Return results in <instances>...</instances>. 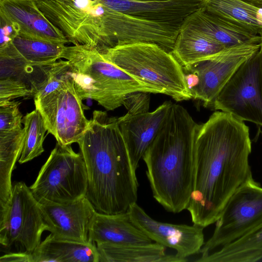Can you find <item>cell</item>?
Segmentation results:
<instances>
[{"label":"cell","instance_id":"obj_1","mask_svg":"<svg viewBox=\"0 0 262 262\" xmlns=\"http://www.w3.org/2000/svg\"><path fill=\"white\" fill-rule=\"evenodd\" d=\"M249 128L244 121L220 111L199 124L195 141L193 190L187 210L192 222L215 223L226 202L252 178Z\"/></svg>","mask_w":262,"mask_h":262},{"label":"cell","instance_id":"obj_2","mask_svg":"<svg viewBox=\"0 0 262 262\" xmlns=\"http://www.w3.org/2000/svg\"><path fill=\"white\" fill-rule=\"evenodd\" d=\"M88 179L86 197L98 212H128L137 200L138 183L118 118L95 110L78 141Z\"/></svg>","mask_w":262,"mask_h":262},{"label":"cell","instance_id":"obj_3","mask_svg":"<svg viewBox=\"0 0 262 262\" xmlns=\"http://www.w3.org/2000/svg\"><path fill=\"white\" fill-rule=\"evenodd\" d=\"M198 125L187 110L172 103L143 156L153 197L168 212L179 213L186 209L189 203Z\"/></svg>","mask_w":262,"mask_h":262},{"label":"cell","instance_id":"obj_4","mask_svg":"<svg viewBox=\"0 0 262 262\" xmlns=\"http://www.w3.org/2000/svg\"><path fill=\"white\" fill-rule=\"evenodd\" d=\"M62 58L71 66V75L82 100L91 99L107 111L122 105L130 94H159L106 60L95 48L86 45L66 46Z\"/></svg>","mask_w":262,"mask_h":262},{"label":"cell","instance_id":"obj_5","mask_svg":"<svg viewBox=\"0 0 262 262\" xmlns=\"http://www.w3.org/2000/svg\"><path fill=\"white\" fill-rule=\"evenodd\" d=\"M114 64L140 82L176 101L192 98L183 67L169 52L151 42L116 45L99 51Z\"/></svg>","mask_w":262,"mask_h":262},{"label":"cell","instance_id":"obj_6","mask_svg":"<svg viewBox=\"0 0 262 262\" xmlns=\"http://www.w3.org/2000/svg\"><path fill=\"white\" fill-rule=\"evenodd\" d=\"M88 187L86 168L80 152L70 145L57 142L29 187L38 201L66 203L86 196Z\"/></svg>","mask_w":262,"mask_h":262},{"label":"cell","instance_id":"obj_7","mask_svg":"<svg viewBox=\"0 0 262 262\" xmlns=\"http://www.w3.org/2000/svg\"><path fill=\"white\" fill-rule=\"evenodd\" d=\"M212 236L196 254L199 261L211 253L247 235L262 225V186L252 178L244 183L225 205Z\"/></svg>","mask_w":262,"mask_h":262},{"label":"cell","instance_id":"obj_8","mask_svg":"<svg viewBox=\"0 0 262 262\" xmlns=\"http://www.w3.org/2000/svg\"><path fill=\"white\" fill-rule=\"evenodd\" d=\"M48 228L38 201L23 182L15 183L11 195L0 207V243L7 248L19 245L32 253Z\"/></svg>","mask_w":262,"mask_h":262},{"label":"cell","instance_id":"obj_9","mask_svg":"<svg viewBox=\"0 0 262 262\" xmlns=\"http://www.w3.org/2000/svg\"><path fill=\"white\" fill-rule=\"evenodd\" d=\"M260 43L226 48L210 57L184 69L192 98L212 106L224 86L241 67L260 49Z\"/></svg>","mask_w":262,"mask_h":262},{"label":"cell","instance_id":"obj_10","mask_svg":"<svg viewBox=\"0 0 262 262\" xmlns=\"http://www.w3.org/2000/svg\"><path fill=\"white\" fill-rule=\"evenodd\" d=\"M215 110L262 127V53L244 62L215 98Z\"/></svg>","mask_w":262,"mask_h":262},{"label":"cell","instance_id":"obj_11","mask_svg":"<svg viewBox=\"0 0 262 262\" xmlns=\"http://www.w3.org/2000/svg\"><path fill=\"white\" fill-rule=\"evenodd\" d=\"M47 131L62 145L77 143L89 127L82 100L73 78L48 95L34 98Z\"/></svg>","mask_w":262,"mask_h":262},{"label":"cell","instance_id":"obj_12","mask_svg":"<svg viewBox=\"0 0 262 262\" xmlns=\"http://www.w3.org/2000/svg\"><path fill=\"white\" fill-rule=\"evenodd\" d=\"M44 15L74 45L104 48L101 20L94 0H36Z\"/></svg>","mask_w":262,"mask_h":262},{"label":"cell","instance_id":"obj_13","mask_svg":"<svg viewBox=\"0 0 262 262\" xmlns=\"http://www.w3.org/2000/svg\"><path fill=\"white\" fill-rule=\"evenodd\" d=\"M150 94L139 92L127 95L123 103L127 112L118 118L119 127L135 170L164 123L173 103L166 101L155 111L149 112Z\"/></svg>","mask_w":262,"mask_h":262},{"label":"cell","instance_id":"obj_14","mask_svg":"<svg viewBox=\"0 0 262 262\" xmlns=\"http://www.w3.org/2000/svg\"><path fill=\"white\" fill-rule=\"evenodd\" d=\"M105 48L147 42L171 52L181 26L141 19L113 10L97 1Z\"/></svg>","mask_w":262,"mask_h":262},{"label":"cell","instance_id":"obj_15","mask_svg":"<svg viewBox=\"0 0 262 262\" xmlns=\"http://www.w3.org/2000/svg\"><path fill=\"white\" fill-rule=\"evenodd\" d=\"M132 222L152 241L176 251V255L188 261L204 245V227L193 224H174L161 222L150 217L137 203L128 211Z\"/></svg>","mask_w":262,"mask_h":262},{"label":"cell","instance_id":"obj_16","mask_svg":"<svg viewBox=\"0 0 262 262\" xmlns=\"http://www.w3.org/2000/svg\"><path fill=\"white\" fill-rule=\"evenodd\" d=\"M43 219L54 237L89 242V227L96 212L86 196L62 204L39 202Z\"/></svg>","mask_w":262,"mask_h":262},{"label":"cell","instance_id":"obj_17","mask_svg":"<svg viewBox=\"0 0 262 262\" xmlns=\"http://www.w3.org/2000/svg\"><path fill=\"white\" fill-rule=\"evenodd\" d=\"M50 65H32L0 50V103L19 97L34 98Z\"/></svg>","mask_w":262,"mask_h":262},{"label":"cell","instance_id":"obj_18","mask_svg":"<svg viewBox=\"0 0 262 262\" xmlns=\"http://www.w3.org/2000/svg\"><path fill=\"white\" fill-rule=\"evenodd\" d=\"M0 17L13 25L17 36L64 45L69 42L39 10L35 0H0Z\"/></svg>","mask_w":262,"mask_h":262},{"label":"cell","instance_id":"obj_19","mask_svg":"<svg viewBox=\"0 0 262 262\" xmlns=\"http://www.w3.org/2000/svg\"><path fill=\"white\" fill-rule=\"evenodd\" d=\"M115 11L145 20L182 26L185 19L201 8L202 0L137 2L95 0Z\"/></svg>","mask_w":262,"mask_h":262},{"label":"cell","instance_id":"obj_20","mask_svg":"<svg viewBox=\"0 0 262 262\" xmlns=\"http://www.w3.org/2000/svg\"><path fill=\"white\" fill-rule=\"evenodd\" d=\"M89 237L95 244L145 245L152 242L132 222L128 212L107 214L96 211L89 227Z\"/></svg>","mask_w":262,"mask_h":262},{"label":"cell","instance_id":"obj_21","mask_svg":"<svg viewBox=\"0 0 262 262\" xmlns=\"http://www.w3.org/2000/svg\"><path fill=\"white\" fill-rule=\"evenodd\" d=\"M183 26L209 36L226 48L245 43H260V36L202 8L189 15Z\"/></svg>","mask_w":262,"mask_h":262},{"label":"cell","instance_id":"obj_22","mask_svg":"<svg viewBox=\"0 0 262 262\" xmlns=\"http://www.w3.org/2000/svg\"><path fill=\"white\" fill-rule=\"evenodd\" d=\"M33 262H99L96 245L58 239L50 234L32 253Z\"/></svg>","mask_w":262,"mask_h":262},{"label":"cell","instance_id":"obj_23","mask_svg":"<svg viewBox=\"0 0 262 262\" xmlns=\"http://www.w3.org/2000/svg\"><path fill=\"white\" fill-rule=\"evenodd\" d=\"M99 262H184L175 254L166 253L167 247L155 242L145 245L96 244Z\"/></svg>","mask_w":262,"mask_h":262},{"label":"cell","instance_id":"obj_24","mask_svg":"<svg viewBox=\"0 0 262 262\" xmlns=\"http://www.w3.org/2000/svg\"><path fill=\"white\" fill-rule=\"evenodd\" d=\"M225 48L204 34L182 25L171 52L186 69Z\"/></svg>","mask_w":262,"mask_h":262},{"label":"cell","instance_id":"obj_25","mask_svg":"<svg viewBox=\"0 0 262 262\" xmlns=\"http://www.w3.org/2000/svg\"><path fill=\"white\" fill-rule=\"evenodd\" d=\"M201 8L255 34L262 31V9L242 0H202Z\"/></svg>","mask_w":262,"mask_h":262},{"label":"cell","instance_id":"obj_26","mask_svg":"<svg viewBox=\"0 0 262 262\" xmlns=\"http://www.w3.org/2000/svg\"><path fill=\"white\" fill-rule=\"evenodd\" d=\"M23 128L0 132V207L9 199L12 190V172L19 160L24 144Z\"/></svg>","mask_w":262,"mask_h":262},{"label":"cell","instance_id":"obj_27","mask_svg":"<svg viewBox=\"0 0 262 262\" xmlns=\"http://www.w3.org/2000/svg\"><path fill=\"white\" fill-rule=\"evenodd\" d=\"M65 48L62 43L16 36L0 50L14 54L32 65L47 66L62 58Z\"/></svg>","mask_w":262,"mask_h":262},{"label":"cell","instance_id":"obj_28","mask_svg":"<svg viewBox=\"0 0 262 262\" xmlns=\"http://www.w3.org/2000/svg\"><path fill=\"white\" fill-rule=\"evenodd\" d=\"M262 258V225L202 258L201 262H252Z\"/></svg>","mask_w":262,"mask_h":262},{"label":"cell","instance_id":"obj_29","mask_svg":"<svg viewBox=\"0 0 262 262\" xmlns=\"http://www.w3.org/2000/svg\"><path fill=\"white\" fill-rule=\"evenodd\" d=\"M22 123L24 125L25 136L18 160L20 164L31 161L44 151L43 143L47 131L42 116L36 108L23 117Z\"/></svg>","mask_w":262,"mask_h":262},{"label":"cell","instance_id":"obj_30","mask_svg":"<svg viewBox=\"0 0 262 262\" xmlns=\"http://www.w3.org/2000/svg\"><path fill=\"white\" fill-rule=\"evenodd\" d=\"M71 78V66L68 60H60L50 64L47 75L40 84L34 98L48 95L58 89Z\"/></svg>","mask_w":262,"mask_h":262},{"label":"cell","instance_id":"obj_31","mask_svg":"<svg viewBox=\"0 0 262 262\" xmlns=\"http://www.w3.org/2000/svg\"><path fill=\"white\" fill-rule=\"evenodd\" d=\"M20 104L19 101L11 100L0 103V132L22 127L23 117L19 109Z\"/></svg>","mask_w":262,"mask_h":262},{"label":"cell","instance_id":"obj_32","mask_svg":"<svg viewBox=\"0 0 262 262\" xmlns=\"http://www.w3.org/2000/svg\"><path fill=\"white\" fill-rule=\"evenodd\" d=\"M1 20L0 48L9 43L18 35L17 31L13 25L2 17Z\"/></svg>","mask_w":262,"mask_h":262},{"label":"cell","instance_id":"obj_33","mask_svg":"<svg viewBox=\"0 0 262 262\" xmlns=\"http://www.w3.org/2000/svg\"><path fill=\"white\" fill-rule=\"evenodd\" d=\"M1 262H33L32 253L19 251L3 255L0 257Z\"/></svg>","mask_w":262,"mask_h":262},{"label":"cell","instance_id":"obj_34","mask_svg":"<svg viewBox=\"0 0 262 262\" xmlns=\"http://www.w3.org/2000/svg\"><path fill=\"white\" fill-rule=\"evenodd\" d=\"M258 8L262 9V0H242Z\"/></svg>","mask_w":262,"mask_h":262},{"label":"cell","instance_id":"obj_35","mask_svg":"<svg viewBox=\"0 0 262 262\" xmlns=\"http://www.w3.org/2000/svg\"><path fill=\"white\" fill-rule=\"evenodd\" d=\"M137 2H156V1H166L169 0H130Z\"/></svg>","mask_w":262,"mask_h":262},{"label":"cell","instance_id":"obj_36","mask_svg":"<svg viewBox=\"0 0 262 262\" xmlns=\"http://www.w3.org/2000/svg\"><path fill=\"white\" fill-rule=\"evenodd\" d=\"M259 36H260V47H262V31L260 33V34H259Z\"/></svg>","mask_w":262,"mask_h":262},{"label":"cell","instance_id":"obj_37","mask_svg":"<svg viewBox=\"0 0 262 262\" xmlns=\"http://www.w3.org/2000/svg\"><path fill=\"white\" fill-rule=\"evenodd\" d=\"M259 50H260V52H261V53H262V47H260Z\"/></svg>","mask_w":262,"mask_h":262},{"label":"cell","instance_id":"obj_38","mask_svg":"<svg viewBox=\"0 0 262 262\" xmlns=\"http://www.w3.org/2000/svg\"><path fill=\"white\" fill-rule=\"evenodd\" d=\"M35 1H36V0H35Z\"/></svg>","mask_w":262,"mask_h":262}]
</instances>
